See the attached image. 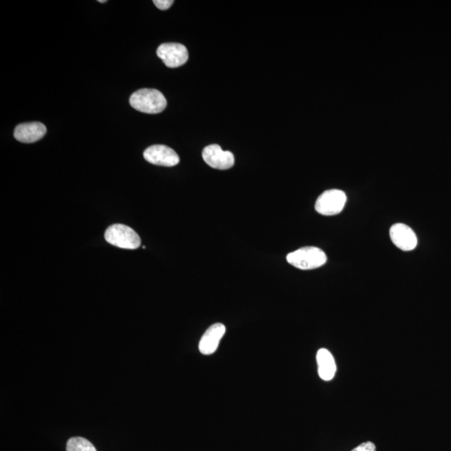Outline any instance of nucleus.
<instances>
[{
  "instance_id": "obj_1",
  "label": "nucleus",
  "mask_w": 451,
  "mask_h": 451,
  "mask_svg": "<svg viewBox=\"0 0 451 451\" xmlns=\"http://www.w3.org/2000/svg\"><path fill=\"white\" fill-rule=\"evenodd\" d=\"M130 104L135 110L147 114L163 112L168 101L161 91L155 89H141L130 97Z\"/></svg>"
},
{
  "instance_id": "obj_2",
  "label": "nucleus",
  "mask_w": 451,
  "mask_h": 451,
  "mask_svg": "<svg viewBox=\"0 0 451 451\" xmlns=\"http://www.w3.org/2000/svg\"><path fill=\"white\" fill-rule=\"evenodd\" d=\"M287 261L292 266L302 270H311L320 268L327 262V256L322 249L316 247H305L288 254Z\"/></svg>"
},
{
  "instance_id": "obj_3",
  "label": "nucleus",
  "mask_w": 451,
  "mask_h": 451,
  "mask_svg": "<svg viewBox=\"0 0 451 451\" xmlns=\"http://www.w3.org/2000/svg\"><path fill=\"white\" fill-rule=\"evenodd\" d=\"M105 238L113 246L124 249H136L141 243L139 235L123 224H114L108 228Z\"/></svg>"
},
{
  "instance_id": "obj_4",
  "label": "nucleus",
  "mask_w": 451,
  "mask_h": 451,
  "mask_svg": "<svg viewBox=\"0 0 451 451\" xmlns=\"http://www.w3.org/2000/svg\"><path fill=\"white\" fill-rule=\"evenodd\" d=\"M346 202V194L343 191L328 190L317 199L315 210L323 216L337 215L344 209Z\"/></svg>"
},
{
  "instance_id": "obj_5",
  "label": "nucleus",
  "mask_w": 451,
  "mask_h": 451,
  "mask_svg": "<svg viewBox=\"0 0 451 451\" xmlns=\"http://www.w3.org/2000/svg\"><path fill=\"white\" fill-rule=\"evenodd\" d=\"M156 55L169 68H178L188 61V49L178 43H165L156 51Z\"/></svg>"
},
{
  "instance_id": "obj_6",
  "label": "nucleus",
  "mask_w": 451,
  "mask_h": 451,
  "mask_svg": "<svg viewBox=\"0 0 451 451\" xmlns=\"http://www.w3.org/2000/svg\"><path fill=\"white\" fill-rule=\"evenodd\" d=\"M203 158L211 168L218 170H228L235 163L234 155L231 151H223L218 145H210L205 147Z\"/></svg>"
},
{
  "instance_id": "obj_7",
  "label": "nucleus",
  "mask_w": 451,
  "mask_h": 451,
  "mask_svg": "<svg viewBox=\"0 0 451 451\" xmlns=\"http://www.w3.org/2000/svg\"><path fill=\"white\" fill-rule=\"evenodd\" d=\"M148 163L161 166H174L180 163V158L173 149L164 145H154L148 147L143 153Z\"/></svg>"
},
{
  "instance_id": "obj_8",
  "label": "nucleus",
  "mask_w": 451,
  "mask_h": 451,
  "mask_svg": "<svg viewBox=\"0 0 451 451\" xmlns=\"http://www.w3.org/2000/svg\"><path fill=\"white\" fill-rule=\"evenodd\" d=\"M391 241L405 252L412 251L417 246V237L409 226L397 223L390 230Z\"/></svg>"
},
{
  "instance_id": "obj_9",
  "label": "nucleus",
  "mask_w": 451,
  "mask_h": 451,
  "mask_svg": "<svg viewBox=\"0 0 451 451\" xmlns=\"http://www.w3.org/2000/svg\"><path fill=\"white\" fill-rule=\"evenodd\" d=\"M226 333V327L223 323H215L208 328L199 343V350L204 355H213L220 344Z\"/></svg>"
},
{
  "instance_id": "obj_10",
  "label": "nucleus",
  "mask_w": 451,
  "mask_h": 451,
  "mask_svg": "<svg viewBox=\"0 0 451 451\" xmlns=\"http://www.w3.org/2000/svg\"><path fill=\"white\" fill-rule=\"evenodd\" d=\"M46 127L41 122H29L16 126L14 138L23 143H34L43 138L46 134Z\"/></svg>"
},
{
  "instance_id": "obj_11",
  "label": "nucleus",
  "mask_w": 451,
  "mask_h": 451,
  "mask_svg": "<svg viewBox=\"0 0 451 451\" xmlns=\"http://www.w3.org/2000/svg\"><path fill=\"white\" fill-rule=\"evenodd\" d=\"M318 375L323 380L333 379L337 370L335 359L331 353L326 349H320L317 353Z\"/></svg>"
},
{
  "instance_id": "obj_12",
  "label": "nucleus",
  "mask_w": 451,
  "mask_h": 451,
  "mask_svg": "<svg viewBox=\"0 0 451 451\" xmlns=\"http://www.w3.org/2000/svg\"><path fill=\"white\" fill-rule=\"evenodd\" d=\"M66 451H97L91 441L82 437H73L68 440Z\"/></svg>"
},
{
  "instance_id": "obj_13",
  "label": "nucleus",
  "mask_w": 451,
  "mask_h": 451,
  "mask_svg": "<svg viewBox=\"0 0 451 451\" xmlns=\"http://www.w3.org/2000/svg\"><path fill=\"white\" fill-rule=\"evenodd\" d=\"M351 451H376V446L371 441H366Z\"/></svg>"
},
{
  "instance_id": "obj_14",
  "label": "nucleus",
  "mask_w": 451,
  "mask_h": 451,
  "mask_svg": "<svg viewBox=\"0 0 451 451\" xmlns=\"http://www.w3.org/2000/svg\"><path fill=\"white\" fill-rule=\"evenodd\" d=\"M153 3L161 11H166L173 6L174 1L173 0H154Z\"/></svg>"
},
{
  "instance_id": "obj_15",
  "label": "nucleus",
  "mask_w": 451,
  "mask_h": 451,
  "mask_svg": "<svg viewBox=\"0 0 451 451\" xmlns=\"http://www.w3.org/2000/svg\"><path fill=\"white\" fill-rule=\"evenodd\" d=\"M99 3H106V0H99V1H98Z\"/></svg>"
}]
</instances>
